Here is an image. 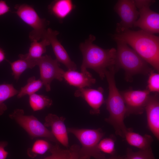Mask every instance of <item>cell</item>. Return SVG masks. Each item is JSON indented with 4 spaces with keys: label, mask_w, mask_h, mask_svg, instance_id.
I'll list each match as a JSON object with an SVG mask.
<instances>
[{
    "label": "cell",
    "mask_w": 159,
    "mask_h": 159,
    "mask_svg": "<svg viewBox=\"0 0 159 159\" xmlns=\"http://www.w3.org/2000/svg\"><path fill=\"white\" fill-rule=\"evenodd\" d=\"M114 39L122 41L157 72L159 71V37L142 30L129 29L116 32Z\"/></svg>",
    "instance_id": "6da1fadb"
},
{
    "label": "cell",
    "mask_w": 159,
    "mask_h": 159,
    "mask_svg": "<svg viewBox=\"0 0 159 159\" xmlns=\"http://www.w3.org/2000/svg\"><path fill=\"white\" fill-rule=\"evenodd\" d=\"M95 37L90 34L88 38L80 46L83 56L81 66V72L92 69L96 72L101 79L105 77V72L109 69L115 67L117 71L116 49L112 48L105 49L94 44Z\"/></svg>",
    "instance_id": "7a4b0ae2"
},
{
    "label": "cell",
    "mask_w": 159,
    "mask_h": 159,
    "mask_svg": "<svg viewBox=\"0 0 159 159\" xmlns=\"http://www.w3.org/2000/svg\"><path fill=\"white\" fill-rule=\"evenodd\" d=\"M116 71L115 68L113 67L105 72L109 88L108 97L105 102L109 113V117L105 120L112 126L117 135L124 138L128 129L124 121L126 109L123 97L116 86L115 77Z\"/></svg>",
    "instance_id": "3957f363"
},
{
    "label": "cell",
    "mask_w": 159,
    "mask_h": 159,
    "mask_svg": "<svg viewBox=\"0 0 159 159\" xmlns=\"http://www.w3.org/2000/svg\"><path fill=\"white\" fill-rule=\"evenodd\" d=\"M115 41L117 45V69L124 70L127 81H131L135 74H147L153 71L148 64L125 42L119 40Z\"/></svg>",
    "instance_id": "277c9868"
},
{
    "label": "cell",
    "mask_w": 159,
    "mask_h": 159,
    "mask_svg": "<svg viewBox=\"0 0 159 159\" xmlns=\"http://www.w3.org/2000/svg\"><path fill=\"white\" fill-rule=\"evenodd\" d=\"M68 132L74 135L82 145L79 152V159H90L93 157L102 159L105 157L101 152L98 144L104 135L100 128L97 129H78L68 128Z\"/></svg>",
    "instance_id": "5b68a950"
},
{
    "label": "cell",
    "mask_w": 159,
    "mask_h": 159,
    "mask_svg": "<svg viewBox=\"0 0 159 159\" xmlns=\"http://www.w3.org/2000/svg\"><path fill=\"white\" fill-rule=\"evenodd\" d=\"M9 116L23 128L32 139L42 137L50 141L57 143L51 131L34 116L25 115L23 110L15 109L9 115Z\"/></svg>",
    "instance_id": "8992f818"
},
{
    "label": "cell",
    "mask_w": 159,
    "mask_h": 159,
    "mask_svg": "<svg viewBox=\"0 0 159 159\" xmlns=\"http://www.w3.org/2000/svg\"><path fill=\"white\" fill-rule=\"evenodd\" d=\"M14 13L23 22L32 28L29 37L31 41L42 39L47 29L49 22L41 18L32 6L23 4L16 5Z\"/></svg>",
    "instance_id": "52a82bcc"
},
{
    "label": "cell",
    "mask_w": 159,
    "mask_h": 159,
    "mask_svg": "<svg viewBox=\"0 0 159 159\" xmlns=\"http://www.w3.org/2000/svg\"><path fill=\"white\" fill-rule=\"evenodd\" d=\"M37 65L39 67L40 79L45 86V90L49 92L51 89V84L54 79L62 81L64 71L60 67L59 62L51 56L45 55L36 60Z\"/></svg>",
    "instance_id": "ba28073f"
},
{
    "label": "cell",
    "mask_w": 159,
    "mask_h": 159,
    "mask_svg": "<svg viewBox=\"0 0 159 159\" xmlns=\"http://www.w3.org/2000/svg\"><path fill=\"white\" fill-rule=\"evenodd\" d=\"M114 9L121 20L117 24L116 32L129 29L133 26L139 16V13L133 0H118Z\"/></svg>",
    "instance_id": "9c48e42d"
},
{
    "label": "cell",
    "mask_w": 159,
    "mask_h": 159,
    "mask_svg": "<svg viewBox=\"0 0 159 159\" xmlns=\"http://www.w3.org/2000/svg\"><path fill=\"white\" fill-rule=\"evenodd\" d=\"M120 93L125 106L126 116L131 114L140 115L144 112L150 96V92L148 90L129 89Z\"/></svg>",
    "instance_id": "30bf717a"
},
{
    "label": "cell",
    "mask_w": 159,
    "mask_h": 159,
    "mask_svg": "<svg viewBox=\"0 0 159 159\" xmlns=\"http://www.w3.org/2000/svg\"><path fill=\"white\" fill-rule=\"evenodd\" d=\"M59 33L56 30L48 28L43 38H45L49 41L58 62L63 64L68 70H76L77 69L76 64L71 60L66 51L57 39Z\"/></svg>",
    "instance_id": "8fae6325"
},
{
    "label": "cell",
    "mask_w": 159,
    "mask_h": 159,
    "mask_svg": "<svg viewBox=\"0 0 159 159\" xmlns=\"http://www.w3.org/2000/svg\"><path fill=\"white\" fill-rule=\"evenodd\" d=\"M139 18L135 22L133 26L151 34L159 32V14L151 10L149 7L139 9Z\"/></svg>",
    "instance_id": "7c38bea8"
},
{
    "label": "cell",
    "mask_w": 159,
    "mask_h": 159,
    "mask_svg": "<svg viewBox=\"0 0 159 159\" xmlns=\"http://www.w3.org/2000/svg\"><path fill=\"white\" fill-rule=\"evenodd\" d=\"M103 89L101 87L97 89L84 88L78 89L74 93V96L83 98L90 106L91 114H97L100 112V108L105 102Z\"/></svg>",
    "instance_id": "4fadbf2b"
},
{
    "label": "cell",
    "mask_w": 159,
    "mask_h": 159,
    "mask_svg": "<svg viewBox=\"0 0 159 159\" xmlns=\"http://www.w3.org/2000/svg\"><path fill=\"white\" fill-rule=\"evenodd\" d=\"M65 119L63 117L49 113L46 116L44 124L46 127H51V131L58 142L67 148L69 146V139L67 129L64 123Z\"/></svg>",
    "instance_id": "5bb4252c"
},
{
    "label": "cell",
    "mask_w": 159,
    "mask_h": 159,
    "mask_svg": "<svg viewBox=\"0 0 159 159\" xmlns=\"http://www.w3.org/2000/svg\"><path fill=\"white\" fill-rule=\"evenodd\" d=\"M148 126L155 137L159 139V99L158 93L150 95L145 107Z\"/></svg>",
    "instance_id": "9a60e30c"
},
{
    "label": "cell",
    "mask_w": 159,
    "mask_h": 159,
    "mask_svg": "<svg viewBox=\"0 0 159 159\" xmlns=\"http://www.w3.org/2000/svg\"><path fill=\"white\" fill-rule=\"evenodd\" d=\"M63 78L69 85L78 89L90 87L96 82L95 79L87 70L80 72L76 70H68L64 71Z\"/></svg>",
    "instance_id": "2e32d148"
},
{
    "label": "cell",
    "mask_w": 159,
    "mask_h": 159,
    "mask_svg": "<svg viewBox=\"0 0 159 159\" xmlns=\"http://www.w3.org/2000/svg\"><path fill=\"white\" fill-rule=\"evenodd\" d=\"M74 8L75 5L71 0H55L48 7L50 13L60 20L67 17Z\"/></svg>",
    "instance_id": "e0dca14e"
},
{
    "label": "cell",
    "mask_w": 159,
    "mask_h": 159,
    "mask_svg": "<svg viewBox=\"0 0 159 159\" xmlns=\"http://www.w3.org/2000/svg\"><path fill=\"white\" fill-rule=\"evenodd\" d=\"M124 138L130 145L136 147L140 150L148 149L151 148L153 140L150 135L146 134L141 135L134 132L128 129L126 132Z\"/></svg>",
    "instance_id": "ac0fdd59"
},
{
    "label": "cell",
    "mask_w": 159,
    "mask_h": 159,
    "mask_svg": "<svg viewBox=\"0 0 159 159\" xmlns=\"http://www.w3.org/2000/svg\"><path fill=\"white\" fill-rule=\"evenodd\" d=\"M50 45L48 39L45 38L42 39L41 41L37 40L32 41L28 52L26 54L19 55V58L36 60L42 56L46 51L47 46Z\"/></svg>",
    "instance_id": "d6986e66"
},
{
    "label": "cell",
    "mask_w": 159,
    "mask_h": 159,
    "mask_svg": "<svg viewBox=\"0 0 159 159\" xmlns=\"http://www.w3.org/2000/svg\"><path fill=\"white\" fill-rule=\"evenodd\" d=\"M13 62L7 60L10 65L12 74L14 79L18 81L21 74L26 69H32L37 65L35 60L19 58Z\"/></svg>",
    "instance_id": "ffe728a7"
},
{
    "label": "cell",
    "mask_w": 159,
    "mask_h": 159,
    "mask_svg": "<svg viewBox=\"0 0 159 159\" xmlns=\"http://www.w3.org/2000/svg\"><path fill=\"white\" fill-rule=\"evenodd\" d=\"M19 91L12 84H0V116L2 115L7 109L4 102L17 95Z\"/></svg>",
    "instance_id": "44dd1931"
},
{
    "label": "cell",
    "mask_w": 159,
    "mask_h": 159,
    "mask_svg": "<svg viewBox=\"0 0 159 159\" xmlns=\"http://www.w3.org/2000/svg\"><path fill=\"white\" fill-rule=\"evenodd\" d=\"M29 104L34 111L40 110L45 107H49L52 104V101L48 97L35 93L29 95Z\"/></svg>",
    "instance_id": "7402d4cb"
},
{
    "label": "cell",
    "mask_w": 159,
    "mask_h": 159,
    "mask_svg": "<svg viewBox=\"0 0 159 159\" xmlns=\"http://www.w3.org/2000/svg\"><path fill=\"white\" fill-rule=\"evenodd\" d=\"M43 85V83L40 79L36 80L34 76L31 77L28 79L26 84L19 91L17 97L20 98L26 95L29 96L35 93Z\"/></svg>",
    "instance_id": "603a6c76"
},
{
    "label": "cell",
    "mask_w": 159,
    "mask_h": 159,
    "mask_svg": "<svg viewBox=\"0 0 159 159\" xmlns=\"http://www.w3.org/2000/svg\"><path fill=\"white\" fill-rule=\"evenodd\" d=\"M51 145L47 141L42 139L36 140L31 148L27 150L28 155L30 158H34L38 155H42L49 150Z\"/></svg>",
    "instance_id": "cb8c5ba5"
},
{
    "label": "cell",
    "mask_w": 159,
    "mask_h": 159,
    "mask_svg": "<svg viewBox=\"0 0 159 159\" xmlns=\"http://www.w3.org/2000/svg\"><path fill=\"white\" fill-rule=\"evenodd\" d=\"M121 157V159H156L151 148L137 152H134L128 148L125 155Z\"/></svg>",
    "instance_id": "d4e9b609"
},
{
    "label": "cell",
    "mask_w": 159,
    "mask_h": 159,
    "mask_svg": "<svg viewBox=\"0 0 159 159\" xmlns=\"http://www.w3.org/2000/svg\"><path fill=\"white\" fill-rule=\"evenodd\" d=\"M51 155L43 159H69V149H63L57 144L51 145L49 150Z\"/></svg>",
    "instance_id": "484cf974"
},
{
    "label": "cell",
    "mask_w": 159,
    "mask_h": 159,
    "mask_svg": "<svg viewBox=\"0 0 159 159\" xmlns=\"http://www.w3.org/2000/svg\"><path fill=\"white\" fill-rule=\"evenodd\" d=\"M100 151L112 156L115 155V140L112 137L105 138L101 139L98 144Z\"/></svg>",
    "instance_id": "4316f807"
},
{
    "label": "cell",
    "mask_w": 159,
    "mask_h": 159,
    "mask_svg": "<svg viewBox=\"0 0 159 159\" xmlns=\"http://www.w3.org/2000/svg\"><path fill=\"white\" fill-rule=\"evenodd\" d=\"M149 74L147 90L150 92L158 93L159 92V74L153 70Z\"/></svg>",
    "instance_id": "83f0119b"
},
{
    "label": "cell",
    "mask_w": 159,
    "mask_h": 159,
    "mask_svg": "<svg viewBox=\"0 0 159 159\" xmlns=\"http://www.w3.org/2000/svg\"><path fill=\"white\" fill-rule=\"evenodd\" d=\"M134 4L139 9L145 7H150L155 2L153 0H133Z\"/></svg>",
    "instance_id": "f1b7e54d"
},
{
    "label": "cell",
    "mask_w": 159,
    "mask_h": 159,
    "mask_svg": "<svg viewBox=\"0 0 159 159\" xmlns=\"http://www.w3.org/2000/svg\"><path fill=\"white\" fill-rule=\"evenodd\" d=\"M80 146L75 144L71 146L69 149L70 153L69 159H79V152Z\"/></svg>",
    "instance_id": "f546056e"
},
{
    "label": "cell",
    "mask_w": 159,
    "mask_h": 159,
    "mask_svg": "<svg viewBox=\"0 0 159 159\" xmlns=\"http://www.w3.org/2000/svg\"><path fill=\"white\" fill-rule=\"evenodd\" d=\"M8 144L6 141H0V159H6L8 156L9 153L6 151L5 148Z\"/></svg>",
    "instance_id": "4dcf8cb0"
},
{
    "label": "cell",
    "mask_w": 159,
    "mask_h": 159,
    "mask_svg": "<svg viewBox=\"0 0 159 159\" xmlns=\"http://www.w3.org/2000/svg\"><path fill=\"white\" fill-rule=\"evenodd\" d=\"M10 11V8L6 2L0 0V16L5 14Z\"/></svg>",
    "instance_id": "1f68e13d"
},
{
    "label": "cell",
    "mask_w": 159,
    "mask_h": 159,
    "mask_svg": "<svg viewBox=\"0 0 159 159\" xmlns=\"http://www.w3.org/2000/svg\"><path fill=\"white\" fill-rule=\"evenodd\" d=\"M6 58L5 53L3 49L0 47V63Z\"/></svg>",
    "instance_id": "d6a6232c"
},
{
    "label": "cell",
    "mask_w": 159,
    "mask_h": 159,
    "mask_svg": "<svg viewBox=\"0 0 159 159\" xmlns=\"http://www.w3.org/2000/svg\"><path fill=\"white\" fill-rule=\"evenodd\" d=\"M102 159H121V157L119 156L115 155L112 156L110 157L106 158L105 157Z\"/></svg>",
    "instance_id": "836d02e7"
}]
</instances>
